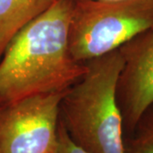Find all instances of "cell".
I'll return each mask as SVG.
<instances>
[{
    "instance_id": "7",
    "label": "cell",
    "mask_w": 153,
    "mask_h": 153,
    "mask_svg": "<svg viewBox=\"0 0 153 153\" xmlns=\"http://www.w3.org/2000/svg\"><path fill=\"white\" fill-rule=\"evenodd\" d=\"M124 153H153V105L139 121L131 137L124 140Z\"/></svg>"
},
{
    "instance_id": "2",
    "label": "cell",
    "mask_w": 153,
    "mask_h": 153,
    "mask_svg": "<svg viewBox=\"0 0 153 153\" xmlns=\"http://www.w3.org/2000/svg\"><path fill=\"white\" fill-rule=\"evenodd\" d=\"M86 71L60 105L71 139L88 153H124L123 121L117 97L123 67L119 49L87 61Z\"/></svg>"
},
{
    "instance_id": "3",
    "label": "cell",
    "mask_w": 153,
    "mask_h": 153,
    "mask_svg": "<svg viewBox=\"0 0 153 153\" xmlns=\"http://www.w3.org/2000/svg\"><path fill=\"white\" fill-rule=\"evenodd\" d=\"M153 27V0H73L68 42L86 63L120 48Z\"/></svg>"
},
{
    "instance_id": "4",
    "label": "cell",
    "mask_w": 153,
    "mask_h": 153,
    "mask_svg": "<svg viewBox=\"0 0 153 153\" xmlns=\"http://www.w3.org/2000/svg\"><path fill=\"white\" fill-rule=\"evenodd\" d=\"M66 90L0 105V153H55Z\"/></svg>"
},
{
    "instance_id": "9",
    "label": "cell",
    "mask_w": 153,
    "mask_h": 153,
    "mask_svg": "<svg viewBox=\"0 0 153 153\" xmlns=\"http://www.w3.org/2000/svg\"><path fill=\"white\" fill-rule=\"evenodd\" d=\"M51 1H52V2H54V1H55V0H51Z\"/></svg>"
},
{
    "instance_id": "1",
    "label": "cell",
    "mask_w": 153,
    "mask_h": 153,
    "mask_svg": "<svg viewBox=\"0 0 153 153\" xmlns=\"http://www.w3.org/2000/svg\"><path fill=\"white\" fill-rule=\"evenodd\" d=\"M73 0H55L12 38L0 58V105L61 92L86 64L71 54L68 29Z\"/></svg>"
},
{
    "instance_id": "6",
    "label": "cell",
    "mask_w": 153,
    "mask_h": 153,
    "mask_svg": "<svg viewBox=\"0 0 153 153\" xmlns=\"http://www.w3.org/2000/svg\"><path fill=\"white\" fill-rule=\"evenodd\" d=\"M52 3L51 0H0V58L12 38Z\"/></svg>"
},
{
    "instance_id": "8",
    "label": "cell",
    "mask_w": 153,
    "mask_h": 153,
    "mask_svg": "<svg viewBox=\"0 0 153 153\" xmlns=\"http://www.w3.org/2000/svg\"><path fill=\"white\" fill-rule=\"evenodd\" d=\"M55 153H88L71 140L60 119L58 125V140Z\"/></svg>"
},
{
    "instance_id": "5",
    "label": "cell",
    "mask_w": 153,
    "mask_h": 153,
    "mask_svg": "<svg viewBox=\"0 0 153 153\" xmlns=\"http://www.w3.org/2000/svg\"><path fill=\"white\" fill-rule=\"evenodd\" d=\"M123 67L117 97L123 129L131 134L139 121L153 105V27L119 48Z\"/></svg>"
}]
</instances>
